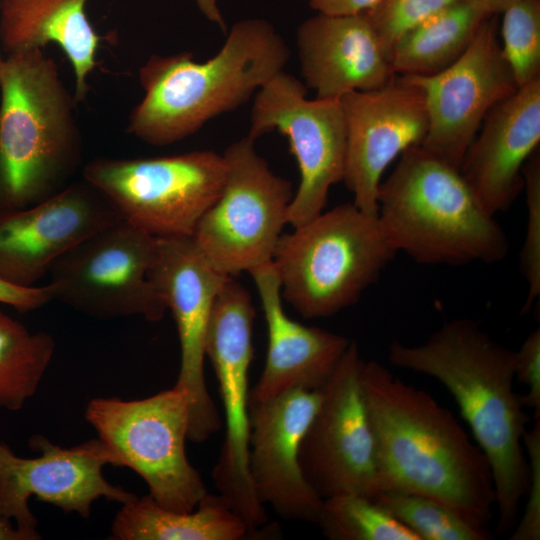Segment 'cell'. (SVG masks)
Wrapping results in <instances>:
<instances>
[{"mask_svg":"<svg viewBox=\"0 0 540 540\" xmlns=\"http://www.w3.org/2000/svg\"><path fill=\"white\" fill-rule=\"evenodd\" d=\"M389 362L430 376L452 395L487 457L495 489L496 531L513 529L529 485L523 435L529 418L514 389L515 351L492 339L473 319L443 324L422 344L390 343Z\"/></svg>","mask_w":540,"mask_h":540,"instance_id":"obj_2","label":"cell"},{"mask_svg":"<svg viewBox=\"0 0 540 540\" xmlns=\"http://www.w3.org/2000/svg\"><path fill=\"white\" fill-rule=\"evenodd\" d=\"M502 14V53L520 88L540 79V2L518 0Z\"/></svg>","mask_w":540,"mask_h":540,"instance_id":"obj_29","label":"cell"},{"mask_svg":"<svg viewBox=\"0 0 540 540\" xmlns=\"http://www.w3.org/2000/svg\"><path fill=\"white\" fill-rule=\"evenodd\" d=\"M527 203V227L520 254L521 271L528 284L523 311L540 296V154L536 150L523 168Z\"/></svg>","mask_w":540,"mask_h":540,"instance_id":"obj_30","label":"cell"},{"mask_svg":"<svg viewBox=\"0 0 540 540\" xmlns=\"http://www.w3.org/2000/svg\"><path fill=\"white\" fill-rule=\"evenodd\" d=\"M88 0H0V39L10 52L58 45L70 61L77 103L85 100L100 36L86 14Z\"/></svg>","mask_w":540,"mask_h":540,"instance_id":"obj_23","label":"cell"},{"mask_svg":"<svg viewBox=\"0 0 540 540\" xmlns=\"http://www.w3.org/2000/svg\"><path fill=\"white\" fill-rule=\"evenodd\" d=\"M55 351L53 337L31 332L0 310V407L17 411L37 392Z\"/></svg>","mask_w":540,"mask_h":540,"instance_id":"obj_26","label":"cell"},{"mask_svg":"<svg viewBox=\"0 0 540 540\" xmlns=\"http://www.w3.org/2000/svg\"><path fill=\"white\" fill-rule=\"evenodd\" d=\"M29 445L40 454L20 457L0 441V519L13 522L28 540L41 538L29 508L32 497L86 519L99 498L124 504L136 496L103 476L106 465L124 463L100 438L68 448L34 435Z\"/></svg>","mask_w":540,"mask_h":540,"instance_id":"obj_14","label":"cell"},{"mask_svg":"<svg viewBox=\"0 0 540 540\" xmlns=\"http://www.w3.org/2000/svg\"><path fill=\"white\" fill-rule=\"evenodd\" d=\"M201 13L212 23L227 33L226 23L218 6V0H195Z\"/></svg>","mask_w":540,"mask_h":540,"instance_id":"obj_36","label":"cell"},{"mask_svg":"<svg viewBox=\"0 0 540 540\" xmlns=\"http://www.w3.org/2000/svg\"><path fill=\"white\" fill-rule=\"evenodd\" d=\"M228 278L209 262L192 236L157 238L149 279L176 324L180 369L174 387L188 400V440L194 443L208 440L221 427L206 386L204 360L213 306Z\"/></svg>","mask_w":540,"mask_h":540,"instance_id":"obj_15","label":"cell"},{"mask_svg":"<svg viewBox=\"0 0 540 540\" xmlns=\"http://www.w3.org/2000/svg\"><path fill=\"white\" fill-rule=\"evenodd\" d=\"M360 384L375 440L380 490L435 498L487 526L496 504L490 464L453 413L375 360L363 359Z\"/></svg>","mask_w":540,"mask_h":540,"instance_id":"obj_1","label":"cell"},{"mask_svg":"<svg viewBox=\"0 0 540 540\" xmlns=\"http://www.w3.org/2000/svg\"><path fill=\"white\" fill-rule=\"evenodd\" d=\"M523 444L527 450L529 485L525 496L527 502L524 512L510 535L511 540L540 539V416L523 435Z\"/></svg>","mask_w":540,"mask_h":540,"instance_id":"obj_32","label":"cell"},{"mask_svg":"<svg viewBox=\"0 0 540 540\" xmlns=\"http://www.w3.org/2000/svg\"><path fill=\"white\" fill-rule=\"evenodd\" d=\"M320 399V389L296 388L249 403L252 486L260 503L285 520L316 523L322 506L299 461L302 438Z\"/></svg>","mask_w":540,"mask_h":540,"instance_id":"obj_19","label":"cell"},{"mask_svg":"<svg viewBox=\"0 0 540 540\" xmlns=\"http://www.w3.org/2000/svg\"><path fill=\"white\" fill-rule=\"evenodd\" d=\"M84 416L124 467L146 482L158 504L189 512L207 494L187 459L189 404L181 390L173 387L137 400L94 398Z\"/></svg>","mask_w":540,"mask_h":540,"instance_id":"obj_8","label":"cell"},{"mask_svg":"<svg viewBox=\"0 0 540 540\" xmlns=\"http://www.w3.org/2000/svg\"><path fill=\"white\" fill-rule=\"evenodd\" d=\"M2 64H3V59L0 56V72H1Z\"/></svg>","mask_w":540,"mask_h":540,"instance_id":"obj_39","label":"cell"},{"mask_svg":"<svg viewBox=\"0 0 540 540\" xmlns=\"http://www.w3.org/2000/svg\"><path fill=\"white\" fill-rule=\"evenodd\" d=\"M461 0H380L363 12L368 17L386 52L407 30L433 14Z\"/></svg>","mask_w":540,"mask_h":540,"instance_id":"obj_31","label":"cell"},{"mask_svg":"<svg viewBox=\"0 0 540 540\" xmlns=\"http://www.w3.org/2000/svg\"><path fill=\"white\" fill-rule=\"evenodd\" d=\"M297 46L302 76L319 99L376 90L396 76L365 13H318L298 28Z\"/></svg>","mask_w":540,"mask_h":540,"instance_id":"obj_21","label":"cell"},{"mask_svg":"<svg viewBox=\"0 0 540 540\" xmlns=\"http://www.w3.org/2000/svg\"><path fill=\"white\" fill-rule=\"evenodd\" d=\"M254 142L247 136L226 148L222 190L192 234L209 262L228 277L272 261L294 195Z\"/></svg>","mask_w":540,"mask_h":540,"instance_id":"obj_9","label":"cell"},{"mask_svg":"<svg viewBox=\"0 0 540 540\" xmlns=\"http://www.w3.org/2000/svg\"><path fill=\"white\" fill-rule=\"evenodd\" d=\"M488 15L502 13L509 5L518 0H474Z\"/></svg>","mask_w":540,"mask_h":540,"instance_id":"obj_38","label":"cell"},{"mask_svg":"<svg viewBox=\"0 0 540 540\" xmlns=\"http://www.w3.org/2000/svg\"><path fill=\"white\" fill-rule=\"evenodd\" d=\"M419 540H491L487 526L472 522L443 502L415 492L383 489L371 497Z\"/></svg>","mask_w":540,"mask_h":540,"instance_id":"obj_27","label":"cell"},{"mask_svg":"<svg viewBox=\"0 0 540 540\" xmlns=\"http://www.w3.org/2000/svg\"><path fill=\"white\" fill-rule=\"evenodd\" d=\"M401 77L425 101L428 130L420 145L458 169L486 115L518 89L491 17L450 66L432 75Z\"/></svg>","mask_w":540,"mask_h":540,"instance_id":"obj_16","label":"cell"},{"mask_svg":"<svg viewBox=\"0 0 540 540\" xmlns=\"http://www.w3.org/2000/svg\"><path fill=\"white\" fill-rule=\"evenodd\" d=\"M278 131L295 156L300 182L288 210V224L301 226L323 212L330 188L343 181L346 125L339 100L306 98L296 77L281 71L255 94L248 137Z\"/></svg>","mask_w":540,"mask_h":540,"instance_id":"obj_12","label":"cell"},{"mask_svg":"<svg viewBox=\"0 0 540 540\" xmlns=\"http://www.w3.org/2000/svg\"><path fill=\"white\" fill-rule=\"evenodd\" d=\"M226 176L223 154L196 150L150 158H97L83 178L121 219L161 238L192 236L220 194Z\"/></svg>","mask_w":540,"mask_h":540,"instance_id":"obj_7","label":"cell"},{"mask_svg":"<svg viewBox=\"0 0 540 540\" xmlns=\"http://www.w3.org/2000/svg\"><path fill=\"white\" fill-rule=\"evenodd\" d=\"M53 300L52 287H19L0 280V303L8 305L18 312L37 310Z\"/></svg>","mask_w":540,"mask_h":540,"instance_id":"obj_34","label":"cell"},{"mask_svg":"<svg viewBox=\"0 0 540 540\" xmlns=\"http://www.w3.org/2000/svg\"><path fill=\"white\" fill-rule=\"evenodd\" d=\"M377 218L396 252L422 264L503 260L509 240L458 168L421 145L401 154L381 182Z\"/></svg>","mask_w":540,"mask_h":540,"instance_id":"obj_5","label":"cell"},{"mask_svg":"<svg viewBox=\"0 0 540 540\" xmlns=\"http://www.w3.org/2000/svg\"><path fill=\"white\" fill-rule=\"evenodd\" d=\"M479 130L459 171L495 216L509 209L524 189V165L539 149L540 79L494 106Z\"/></svg>","mask_w":540,"mask_h":540,"instance_id":"obj_20","label":"cell"},{"mask_svg":"<svg viewBox=\"0 0 540 540\" xmlns=\"http://www.w3.org/2000/svg\"><path fill=\"white\" fill-rule=\"evenodd\" d=\"M117 540H239L249 532L218 494H207L189 512L158 504L149 494L122 504L111 526Z\"/></svg>","mask_w":540,"mask_h":540,"instance_id":"obj_24","label":"cell"},{"mask_svg":"<svg viewBox=\"0 0 540 540\" xmlns=\"http://www.w3.org/2000/svg\"><path fill=\"white\" fill-rule=\"evenodd\" d=\"M339 101L346 125L343 182L355 206L377 215L382 174L426 136L425 101L418 88L397 75L379 89L351 92Z\"/></svg>","mask_w":540,"mask_h":540,"instance_id":"obj_17","label":"cell"},{"mask_svg":"<svg viewBox=\"0 0 540 540\" xmlns=\"http://www.w3.org/2000/svg\"><path fill=\"white\" fill-rule=\"evenodd\" d=\"M255 315L249 291L229 277L216 297L205 344L225 422V438L212 478L219 495L250 533L267 521L249 473V369Z\"/></svg>","mask_w":540,"mask_h":540,"instance_id":"obj_10","label":"cell"},{"mask_svg":"<svg viewBox=\"0 0 540 540\" xmlns=\"http://www.w3.org/2000/svg\"><path fill=\"white\" fill-rule=\"evenodd\" d=\"M120 219L86 181L31 206L0 210V280L35 286L63 254Z\"/></svg>","mask_w":540,"mask_h":540,"instance_id":"obj_18","label":"cell"},{"mask_svg":"<svg viewBox=\"0 0 540 540\" xmlns=\"http://www.w3.org/2000/svg\"><path fill=\"white\" fill-rule=\"evenodd\" d=\"M289 57L283 38L258 18L236 22L218 53L204 62L191 52L153 55L139 69L144 96L127 132L154 146L181 141L247 102Z\"/></svg>","mask_w":540,"mask_h":540,"instance_id":"obj_3","label":"cell"},{"mask_svg":"<svg viewBox=\"0 0 540 540\" xmlns=\"http://www.w3.org/2000/svg\"><path fill=\"white\" fill-rule=\"evenodd\" d=\"M316 524L331 540H419L381 505L360 494L323 499Z\"/></svg>","mask_w":540,"mask_h":540,"instance_id":"obj_28","label":"cell"},{"mask_svg":"<svg viewBox=\"0 0 540 540\" xmlns=\"http://www.w3.org/2000/svg\"><path fill=\"white\" fill-rule=\"evenodd\" d=\"M0 540H28V537L13 522L0 519Z\"/></svg>","mask_w":540,"mask_h":540,"instance_id":"obj_37","label":"cell"},{"mask_svg":"<svg viewBox=\"0 0 540 540\" xmlns=\"http://www.w3.org/2000/svg\"><path fill=\"white\" fill-rule=\"evenodd\" d=\"M157 238L120 219L91 234L51 266L53 300L98 319L161 320L167 306L149 279Z\"/></svg>","mask_w":540,"mask_h":540,"instance_id":"obj_11","label":"cell"},{"mask_svg":"<svg viewBox=\"0 0 540 540\" xmlns=\"http://www.w3.org/2000/svg\"><path fill=\"white\" fill-rule=\"evenodd\" d=\"M380 0H310V6L318 13L351 15L372 9Z\"/></svg>","mask_w":540,"mask_h":540,"instance_id":"obj_35","label":"cell"},{"mask_svg":"<svg viewBox=\"0 0 540 540\" xmlns=\"http://www.w3.org/2000/svg\"><path fill=\"white\" fill-rule=\"evenodd\" d=\"M474 0H461L403 33L389 60L395 75H432L455 62L489 18Z\"/></svg>","mask_w":540,"mask_h":540,"instance_id":"obj_25","label":"cell"},{"mask_svg":"<svg viewBox=\"0 0 540 540\" xmlns=\"http://www.w3.org/2000/svg\"><path fill=\"white\" fill-rule=\"evenodd\" d=\"M514 376L527 393L521 395L525 407L540 414V329L530 332L519 350L515 351Z\"/></svg>","mask_w":540,"mask_h":540,"instance_id":"obj_33","label":"cell"},{"mask_svg":"<svg viewBox=\"0 0 540 540\" xmlns=\"http://www.w3.org/2000/svg\"><path fill=\"white\" fill-rule=\"evenodd\" d=\"M359 347L351 341L320 388L316 413L300 444L303 475L322 498L340 494L372 497L381 489L375 440L363 400Z\"/></svg>","mask_w":540,"mask_h":540,"instance_id":"obj_13","label":"cell"},{"mask_svg":"<svg viewBox=\"0 0 540 540\" xmlns=\"http://www.w3.org/2000/svg\"><path fill=\"white\" fill-rule=\"evenodd\" d=\"M282 234L272 264L282 299L305 318L354 305L397 253L377 215L340 204Z\"/></svg>","mask_w":540,"mask_h":540,"instance_id":"obj_6","label":"cell"},{"mask_svg":"<svg viewBox=\"0 0 540 540\" xmlns=\"http://www.w3.org/2000/svg\"><path fill=\"white\" fill-rule=\"evenodd\" d=\"M77 101L43 49L10 52L0 72V210L60 192L81 162Z\"/></svg>","mask_w":540,"mask_h":540,"instance_id":"obj_4","label":"cell"},{"mask_svg":"<svg viewBox=\"0 0 540 540\" xmlns=\"http://www.w3.org/2000/svg\"><path fill=\"white\" fill-rule=\"evenodd\" d=\"M249 274L258 291L268 337L265 365L250 390L249 403L296 388L319 390L351 341L343 335L301 324L286 314L272 261Z\"/></svg>","mask_w":540,"mask_h":540,"instance_id":"obj_22","label":"cell"}]
</instances>
